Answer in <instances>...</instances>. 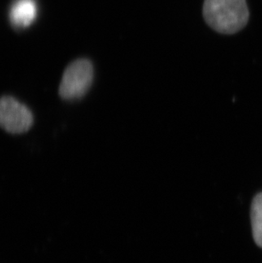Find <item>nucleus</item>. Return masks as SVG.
Returning <instances> with one entry per match:
<instances>
[{
	"mask_svg": "<svg viewBox=\"0 0 262 263\" xmlns=\"http://www.w3.org/2000/svg\"><path fill=\"white\" fill-rule=\"evenodd\" d=\"M37 12L35 0H15L10 9V23L15 28H26L36 19Z\"/></svg>",
	"mask_w": 262,
	"mask_h": 263,
	"instance_id": "nucleus-4",
	"label": "nucleus"
},
{
	"mask_svg": "<svg viewBox=\"0 0 262 263\" xmlns=\"http://www.w3.org/2000/svg\"><path fill=\"white\" fill-rule=\"evenodd\" d=\"M33 124V116L25 105L11 97L0 98V127L11 134L25 133Z\"/></svg>",
	"mask_w": 262,
	"mask_h": 263,
	"instance_id": "nucleus-3",
	"label": "nucleus"
},
{
	"mask_svg": "<svg viewBox=\"0 0 262 263\" xmlns=\"http://www.w3.org/2000/svg\"><path fill=\"white\" fill-rule=\"evenodd\" d=\"M206 23L221 34H234L245 28L250 19L246 0H204Z\"/></svg>",
	"mask_w": 262,
	"mask_h": 263,
	"instance_id": "nucleus-1",
	"label": "nucleus"
},
{
	"mask_svg": "<svg viewBox=\"0 0 262 263\" xmlns=\"http://www.w3.org/2000/svg\"><path fill=\"white\" fill-rule=\"evenodd\" d=\"M251 225L254 240L258 246L262 248V193L257 194L253 200Z\"/></svg>",
	"mask_w": 262,
	"mask_h": 263,
	"instance_id": "nucleus-5",
	"label": "nucleus"
},
{
	"mask_svg": "<svg viewBox=\"0 0 262 263\" xmlns=\"http://www.w3.org/2000/svg\"><path fill=\"white\" fill-rule=\"evenodd\" d=\"M93 78L92 62L84 58L75 60L64 71L60 84V97L66 101L80 99L91 87Z\"/></svg>",
	"mask_w": 262,
	"mask_h": 263,
	"instance_id": "nucleus-2",
	"label": "nucleus"
}]
</instances>
